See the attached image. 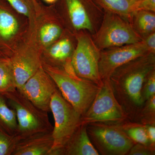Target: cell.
Returning a JSON list of instances; mask_svg holds the SVG:
<instances>
[{
	"label": "cell",
	"mask_w": 155,
	"mask_h": 155,
	"mask_svg": "<svg viewBox=\"0 0 155 155\" xmlns=\"http://www.w3.org/2000/svg\"><path fill=\"white\" fill-rule=\"evenodd\" d=\"M34 2H37V0H33Z\"/></svg>",
	"instance_id": "obj_33"
},
{
	"label": "cell",
	"mask_w": 155,
	"mask_h": 155,
	"mask_svg": "<svg viewBox=\"0 0 155 155\" xmlns=\"http://www.w3.org/2000/svg\"><path fill=\"white\" fill-rule=\"evenodd\" d=\"M52 133L36 134L20 140L12 155H49L53 145Z\"/></svg>",
	"instance_id": "obj_15"
},
{
	"label": "cell",
	"mask_w": 155,
	"mask_h": 155,
	"mask_svg": "<svg viewBox=\"0 0 155 155\" xmlns=\"http://www.w3.org/2000/svg\"><path fill=\"white\" fill-rule=\"evenodd\" d=\"M76 42L75 35L66 29L61 37L49 47L42 62L54 67H63L71 61Z\"/></svg>",
	"instance_id": "obj_14"
},
{
	"label": "cell",
	"mask_w": 155,
	"mask_h": 155,
	"mask_svg": "<svg viewBox=\"0 0 155 155\" xmlns=\"http://www.w3.org/2000/svg\"><path fill=\"white\" fill-rule=\"evenodd\" d=\"M155 70V54L149 53L118 67L110 78L114 95L129 120H135L143 106L141 91L145 79Z\"/></svg>",
	"instance_id": "obj_1"
},
{
	"label": "cell",
	"mask_w": 155,
	"mask_h": 155,
	"mask_svg": "<svg viewBox=\"0 0 155 155\" xmlns=\"http://www.w3.org/2000/svg\"><path fill=\"white\" fill-rule=\"evenodd\" d=\"M16 12L5 0H0V57H8L7 49L21 30Z\"/></svg>",
	"instance_id": "obj_13"
},
{
	"label": "cell",
	"mask_w": 155,
	"mask_h": 155,
	"mask_svg": "<svg viewBox=\"0 0 155 155\" xmlns=\"http://www.w3.org/2000/svg\"><path fill=\"white\" fill-rule=\"evenodd\" d=\"M19 139L7 133L0 127V155H12Z\"/></svg>",
	"instance_id": "obj_25"
},
{
	"label": "cell",
	"mask_w": 155,
	"mask_h": 155,
	"mask_svg": "<svg viewBox=\"0 0 155 155\" xmlns=\"http://www.w3.org/2000/svg\"><path fill=\"white\" fill-rule=\"evenodd\" d=\"M129 22L141 39L155 32V12L141 10L134 11Z\"/></svg>",
	"instance_id": "obj_18"
},
{
	"label": "cell",
	"mask_w": 155,
	"mask_h": 155,
	"mask_svg": "<svg viewBox=\"0 0 155 155\" xmlns=\"http://www.w3.org/2000/svg\"><path fill=\"white\" fill-rule=\"evenodd\" d=\"M122 126L125 133L135 143L151 147L145 125L127 120L122 122Z\"/></svg>",
	"instance_id": "obj_22"
},
{
	"label": "cell",
	"mask_w": 155,
	"mask_h": 155,
	"mask_svg": "<svg viewBox=\"0 0 155 155\" xmlns=\"http://www.w3.org/2000/svg\"><path fill=\"white\" fill-rule=\"evenodd\" d=\"M149 140L150 145L155 149V124L145 125Z\"/></svg>",
	"instance_id": "obj_30"
},
{
	"label": "cell",
	"mask_w": 155,
	"mask_h": 155,
	"mask_svg": "<svg viewBox=\"0 0 155 155\" xmlns=\"http://www.w3.org/2000/svg\"></svg>",
	"instance_id": "obj_34"
},
{
	"label": "cell",
	"mask_w": 155,
	"mask_h": 155,
	"mask_svg": "<svg viewBox=\"0 0 155 155\" xmlns=\"http://www.w3.org/2000/svg\"><path fill=\"white\" fill-rule=\"evenodd\" d=\"M103 82L92 103L81 116V125L94 122H122L129 120L116 99L110 79Z\"/></svg>",
	"instance_id": "obj_8"
},
{
	"label": "cell",
	"mask_w": 155,
	"mask_h": 155,
	"mask_svg": "<svg viewBox=\"0 0 155 155\" xmlns=\"http://www.w3.org/2000/svg\"><path fill=\"white\" fill-rule=\"evenodd\" d=\"M16 89L10 58L0 57V94H5Z\"/></svg>",
	"instance_id": "obj_21"
},
{
	"label": "cell",
	"mask_w": 155,
	"mask_h": 155,
	"mask_svg": "<svg viewBox=\"0 0 155 155\" xmlns=\"http://www.w3.org/2000/svg\"><path fill=\"white\" fill-rule=\"evenodd\" d=\"M149 53L142 40L136 43L101 50L99 71L102 80L110 79L118 67Z\"/></svg>",
	"instance_id": "obj_10"
},
{
	"label": "cell",
	"mask_w": 155,
	"mask_h": 155,
	"mask_svg": "<svg viewBox=\"0 0 155 155\" xmlns=\"http://www.w3.org/2000/svg\"><path fill=\"white\" fill-rule=\"evenodd\" d=\"M0 127L12 135L18 134V125L16 113L7 104L5 97L0 94Z\"/></svg>",
	"instance_id": "obj_20"
},
{
	"label": "cell",
	"mask_w": 155,
	"mask_h": 155,
	"mask_svg": "<svg viewBox=\"0 0 155 155\" xmlns=\"http://www.w3.org/2000/svg\"><path fill=\"white\" fill-rule=\"evenodd\" d=\"M2 95L16 113L19 140L36 134L52 131L54 127L48 112L35 106L17 89Z\"/></svg>",
	"instance_id": "obj_4"
},
{
	"label": "cell",
	"mask_w": 155,
	"mask_h": 155,
	"mask_svg": "<svg viewBox=\"0 0 155 155\" xmlns=\"http://www.w3.org/2000/svg\"><path fill=\"white\" fill-rule=\"evenodd\" d=\"M18 14L29 18L37 10L39 3L33 0H5Z\"/></svg>",
	"instance_id": "obj_24"
},
{
	"label": "cell",
	"mask_w": 155,
	"mask_h": 155,
	"mask_svg": "<svg viewBox=\"0 0 155 155\" xmlns=\"http://www.w3.org/2000/svg\"><path fill=\"white\" fill-rule=\"evenodd\" d=\"M54 5L67 29L75 35L81 31L93 35L104 14L93 0H58Z\"/></svg>",
	"instance_id": "obj_3"
},
{
	"label": "cell",
	"mask_w": 155,
	"mask_h": 155,
	"mask_svg": "<svg viewBox=\"0 0 155 155\" xmlns=\"http://www.w3.org/2000/svg\"><path fill=\"white\" fill-rule=\"evenodd\" d=\"M91 36L101 50L136 43L142 40L128 20L107 12H104L100 27Z\"/></svg>",
	"instance_id": "obj_7"
},
{
	"label": "cell",
	"mask_w": 155,
	"mask_h": 155,
	"mask_svg": "<svg viewBox=\"0 0 155 155\" xmlns=\"http://www.w3.org/2000/svg\"><path fill=\"white\" fill-rule=\"evenodd\" d=\"M42 67L54 81L64 99L82 116L91 105L100 86L78 77L71 61L62 67L42 62Z\"/></svg>",
	"instance_id": "obj_2"
},
{
	"label": "cell",
	"mask_w": 155,
	"mask_h": 155,
	"mask_svg": "<svg viewBox=\"0 0 155 155\" xmlns=\"http://www.w3.org/2000/svg\"><path fill=\"white\" fill-rule=\"evenodd\" d=\"M142 41L149 52L155 54V32L143 38Z\"/></svg>",
	"instance_id": "obj_29"
},
{
	"label": "cell",
	"mask_w": 155,
	"mask_h": 155,
	"mask_svg": "<svg viewBox=\"0 0 155 155\" xmlns=\"http://www.w3.org/2000/svg\"><path fill=\"white\" fill-rule=\"evenodd\" d=\"M134 11H145L155 12V0H140L135 2Z\"/></svg>",
	"instance_id": "obj_28"
},
{
	"label": "cell",
	"mask_w": 155,
	"mask_h": 155,
	"mask_svg": "<svg viewBox=\"0 0 155 155\" xmlns=\"http://www.w3.org/2000/svg\"><path fill=\"white\" fill-rule=\"evenodd\" d=\"M66 29L63 19L57 11L53 19L40 26L38 38L41 46L48 48L61 37Z\"/></svg>",
	"instance_id": "obj_17"
},
{
	"label": "cell",
	"mask_w": 155,
	"mask_h": 155,
	"mask_svg": "<svg viewBox=\"0 0 155 155\" xmlns=\"http://www.w3.org/2000/svg\"><path fill=\"white\" fill-rule=\"evenodd\" d=\"M136 120L143 125L155 124V95L145 102Z\"/></svg>",
	"instance_id": "obj_23"
},
{
	"label": "cell",
	"mask_w": 155,
	"mask_h": 155,
	"mask_svg": "<svg viewBox=\"0 0 155 155\" xmlns=\"http://www.w3.org/2000/svg\"><path fill=\"white\" fill-rule=\"evenodd\" d=\"M155 149L151 147L140 143H135L130 148L127 155H153Z\"/></svg>",
	"instance_id": "obj_27"
},
{
	"label": "cell",
	"mask_w": 155,
	"mask_h": 155,
	"mask_svg": "<svg viewBox=\"0 0 155 155\" xmlns=\"http://www.w3.org/2000/svg\"><path fill=\"white\" fill-rule=\"evenodd\" d=\"M9 58L17 89L25 84L42 64L39 53L33 50H19Z\"/></svg>",
	"instance_id": "obj_12"
},
{
	"label": "cell",
	"mask_w": 155,
	"mask_h": 155,
	"mask_svg": "<svg viewBox=\"0 0 155 155\" xmlns=\"http://www.w3.org/2000/svg\"><path fill=\"white\" fill-rule=\"evenodd\" d=\"M139 1H140V0H133V1L134 2H138Z\"/></svg>",
	"instance_id": "obj_32"
},
{
	"label": "cell",
	"mask_w": 155,
	"mask_h": 155,
	"mask_svg": "<svg viewBox=\"0 0 155 155\" xmlns=\"http://www.w3.org/2000/svg\"><path fill=\"white\" fill-rule=\"evenodd\" d=\"M89 137L86 125H81L61 150L60 155H99Z\"/></svg>",
	"instance_id": "obj_16"
},
{
	"label": "cell",
	"mask_w": 155,
	"mask_h": 155,
	"mask_svg": "<svg viewBox=\"0 0 155 155\" xmlns=\"http://www.w3.org/2000/svg\"><path fill=\"white\" fill-rule=\"evenodd\" d=\"M75 35L77 42L71 61L74 71L78 77L101 86L103 81L99 71V62L101 50L87 32L81 31Z\"/></svg>",
	"instance_id": "obj_9"
},
{
	"label": "cell",
	"mask_w": 155,
	"mask_h": 155,
	"mask_svg": "<svg viewBox=\"0 0 155 155\" xmlns=\"http://www.w3.org/2000/svg\"><path fill=\"white\" fill-rule=\"evenodd\" d=\"M58 89L54 81L40 67L19 90L39 109L49 112L52 97Z\"/></svg>",
	"instance_id": "obj_11"
},
{
	"label": "cell",
	"mask_w": 155,
	"mask_h": 155,
	"mask_svg": "<svg viewBox=\"0 0 155 155\" xmlns=\"http://www.w3.org/2000/svg\"><path fill=\"white\" fill-rule=\"evenodd\" d=\"M45 2L50 5H54L56 4L58 0H43Z\"/></svg>",
	"instance_id": "obj_31"
},
{
	"label": "cell",
	"mask_w": 155,
	"mask_h": 155,
	"mask_svg": "<svg viewBox=\"0 0 155 155\" xmlns=\"http://www.w3.org/2000/svg\"><path fill=\"white\" fill-rule=\"evenodd\" d=\"M155 95V70L150 72L145 79L141 91V97L144 104L147 100Z\"/></svg>",
	"instance_id": "obj_26"
},
{
	"label": "cell",
	"mask_w": 155,
	"mask_h": 155,
	"mask_svg": "<svg viewBox=\"0 0 155 155\" xmlns=\"http://www.w3.org/2000/svg\"><path fill=\"white\" fill-rule=\"evenodd\" d=\"M122 123L98 122L86 125L90 139L99 153L104 155L128 154L135 143L123 130Z\"/></svg>",
	"instance_id": "obj_6"
},
{
	"label": "cell",
	"mask_w": 155,
	"mask_h": 155,
	"mask_svg": "<svg viewBox=\"0 0 155 155\" xmlns=\"http://www.w3.org/2000/svg\"><path fill=\"white\" fill-rule=\"evenodd\" d=\"M50 110L54 120L53 145L49 155H60L61 150L81 125V115L57 90L52 97Z\"/></svg>",
	"instance_id": "obj_5"
},
{
	"label": "cell",
	"mask_w": 155,
	"mask_h": 155,
	"mask_svg": "<svg viewBox=\"0 0 155 155\" xmlns=\"http://www.w3.org/2000/svg\"><path fill=\"white\" fill-rule=\"evenodd\" d=\"M104 12L121 16L129 21L134 12L133 0H93Z\"/></svg>",
	"instance_id": "obj_19"
}]
</instances>
